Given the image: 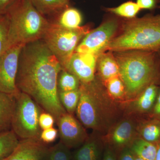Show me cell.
<instances>
[{"mask_svg":"<svg viewBox=\"0 0 160 160\" xmlns=\"http://www.w3.org/2000/svg\"><path fill=\"white\" fill-rule=\"evenodd\" d=\"M62 67L42 40L23 46L19 58L16 84L57 121L67 112L60 102L58 79Z\"/></svg>","mask_w":160,"mask_h":160,"instance_id":"obj_1","label":"cell"},{"mask_svg":"<svg viewBox=\"0 0 160 160\" xmlns=\"http://www.w3.org/2000/svg\"><path fill=\"white\" fill-rule=\"evenodd\" d=\"M112 52L118 65L120 78L128 94H137L151 84H157L160 76L157 52L131 50Z\"/></svg>","mask_w":160,"mask_h":160,"instance_id":"obj_2","label":"cell"},{"mask_svg":"<svg viewBox=\"0 0 160 160\" xmlns=\"http://www.w3.org/2000/svg\"><path fill=\"white\" fill-rule=\"evenodd\" d=\"M122 24L104 52L159 50L160 14H148L126 20Z\"/></svg>","mask_w":160,"mask_h":160,"instance_id":"obj_3","label":"cell"},{"mask_svg":"<svg viewBox=\"0 0 160 160\" xmlns=\"http://www.w3.org/2000/svg\"><path fill=\"white\" fill-rule=\"evenodd\" d=\"M6 14L9 20L8 49L42 39L50 24L30 0H19Z\"/></svg>","mask_w":160,"mask_h":160,"instance_id":"obj_4","label":"cell"},{"mask_svg":"<svg viewBox=\"0 0 160 160\" xmlns=\"http://www.w3.org/2000/svg\"><path fill=\"white\" fill-rule=\"evenodd\" d=\"M90 30L88 25L70 29L50 22L42 40L58 60L63 69L80 42Z\"/></svg>","mask_w":160,"mask_h":160,"instance_id":"obj_5","label":"cell"},{"mask_svg":"<svg viewBox=\"0 0 160 160\" xmlns=\"http://www.w3.org/2000/svg\"><path fill=\"white\" fill-rule=\"evenodd\" d=\"M15 98L11 130L22 140L40 139L42 130L40 128L39 119L40 115L44 110L24 92H19Z\"/></svg>","mask_w":160,"mask_h":160,"instance_id":"obj_6","label":"cell"},{"mask_svg":"<svg viewBox=\"0 0 160 160\" xmlns=\"http://www.w3.org/2000/svg\"><path fill=\"white\" fill-rule=\"evenodd\" d=\"M112 15L96 29L90 30L80 42L75 52L97 55L104 52L121 26L120 20Z\"/></svg>","mask_w":160,"mask_h":160,"instance_id":"obj_7","label":"cell"},{"mask_svg":"<svg viewBox=\"0 0 160 160\" xmlns=\"http://www.w3.org/2000/svg\"><path fill=\"white\" fill-rule=\"evenodd\" d=\"M79 90V101L76 111L78 118L86 127L97 128L99 125L100 109L94 80L88 83H81Z\"/></svg>","mask_w":160,"mask_h":160,"instance_id":"obj_8","label":"cell"},{"mask_svg":"<svg viewBox=\"0 0 160 160\" xmlns=\"http://www.w3.org/2000/svg\"><path fill=\"white\" fill-rule=\"evenodd\" d=\"M23 46L10 47L0 56V91L16 95L19 91L16 84L19 58Z\"/></svg>","mask_w":160,"mask_h":160,"instance_id":"obj_9","label":"cell"},{"mask_svg":"<svg viewBox=\"0 0 160 160\" xmlns=\"http://www.w3.org/2000/svg\"><path fill=\"white\" fill-rule=\"evenodd\" d=\"M98 56L91 53L75 52L63 69L75 75L81 83L91 82L94 80Z\"/></svg>","mask_w":160,"mask_h":160,"instance_id":"obj_10","label":"cell"},{"mask_svg":"<svg viewBox=\"0 0 160 160\" xmlns=\"http://www.w3.org/2000/svg\"><path fill=\"white\" fill-rule=\"evenodd\" d=\"M61 142L68 148L84 142L87 137L85 129L71 114L66 112L56 121Z\"/></svg>","mask_w":160,"mask_h":160,"instance_id":"obj_11","label":"cell"},{"mask_svg":"<svg viewBox=\"0 0 160 160\" xmlns=\"http://www.w3.org/2000/svg\"><path fill=\"white\" fill-rule=\"evenodd\" d=\"M49 148L40 139H22L2 160H48Z\"/></svg>","mask_w":160,"mask_h":160,"instance_id":"obj_12","label":"cell"},{"mask_svg":"<svg viewBox=\"0 0 160 160\" xmlns=\"http://www.w3.org/2000/svg\"><path fill=\"white\" fill-rule=\"evenodd\" d=\"M15 95L0 91V133L11 130Z\"/></svg>","mask_w":160,"mask_h":160,"instance_id":"obj_13","label":"cell"},{"mask_svg":"<svg viewBox=\"0 0 160 160\" xmlns=\"http://www.w3.org/2000/svg\"><path fill=\"white\" fill-rule=\"evenodd\" d=\"M96 68L105 81L119 76L118 65L112 52H104L98 55Z\"/></svg>","mask_w":160,"mask_h":160,"instance_id":"obj_14","label":"cell"},{"mask_svg":"<svg viewBox=\"0 0 160 160\" xmlns=\"http://www.w3.org/2000/svg\"><path fill=\"white\" fill-rule=\"evenodd\" d=\"M49 21L64 28L76 29L81 26L82 16L78 9L69 6Z\"/></svg>","mask_w":160,"mask_h":160,"instance_id":"obj_15","label":"cell"},{"mask_svg":"<svg viewBox=\"0 0 160 160\" xmlns=\"http://www.w3.org/2000/svg\"><path fill=\"white\" fill-rule=\"evenodd\" d=\"M36 9L48 20L68 7L69 2L64 0H30Z\"/></svg>","mask_w":160,"mask_h":160,"instance_id":"obj_16","label":"cell"},{"mask_svg":"<svg viewBox=\"0 0 160 160\" xmlns=\"http://www.w3.org/2000/svg\"><path fill=\"white\" fill-rule=\"evenodd\" d=\"M159 89L157 84H152L142 92L137 102L138 109L142 112L149 111L152 108L157 98Z\"/></svg>","mask_w":160,"mask_h":160,"instance_id":"obj_17","label":"cell"},{"mask_svg":"<svg viewBox=\"0 0 160 160\" xmlns=\"http://www.w3.org/2000/svg\"><path fill=\"white\" fill-rule=\"evenodd\" d=\"M99 155L98 144L95 140L89 139L76 151L73 160H99Z\"/></svg>","mask_w":160,"mask_h":160,"instance_id":"obj_18","label":"cell"},{"mask_svg":"<svg viewBox=\"0 0 160 160\" xmlns=\"http://www.w3.org/2000/svg\"><path fill=\"white\" fill-rule=\"evenodd\" d=\"M132 150L137 156L144 160H155L157 152V146L153 143L141 139L133 143Z\"/></svg>","mask_w":160,"mask_h":160,"instance_id":"obj_19","label":"cell"},{"mask_svg":"<svg viewBox=\"0 0 160 160\" xmlns=\"http://www.w3.org/2000/svg\"><path fill=\"white\" fill-rule=\"evenodd\" d=\"M19 142L18 137L12 130L0 133V160L11 154Z\"/></svg>","mask_w":160,"mask_h":160,"instance_id":"obj_20","label":"cell"},{"mask_svg":"<svg viewBox=\"0 0 160 160\" xmlns=\"http://www.w3.org/2000/svg\"><path fill=\"white\" fill-rule=\"evenodd\" d=\"M81 82L74 74L62 69L58 79V92H66L78 90L79 89Z\"/></svg>","mask_w":160,"mask_h":160,"instance_id":"obj_21","label":"cell"},{"mask_svg":"<svg viewBox=\"0 0 160 160\" xmlns=\"http://www.w3.org/2000/svg\"><path fill=\"white\" fill-rule=\"evenodd\" d=\"M106 10L109 13L116 16L130 19L135 18L141 9L136 2L129 1L122 3L117 7L106 8Z\"/></svg>","mask_w":160,"mask_h":160,"instance_id":"obj_22","label":"cell"},{"mask_svg":"<svg viewBox=\"0 0 160 160\" xmlns=\"http://www.w3.org/2000/svg\"><path fill=\"white\" fill-rule=\"evenodd\" d=\"M133 132V126L129 121L120 123L114 129L112 134V141L118 145H122L131 139Z\"/></svg>","mask_w":160,"mask_h":160,"instance_id":"obj_23","label":"cell"},{"mask_svg":"<svg viewBox=\"0 0 160 160\" xmlns=\"http://www.w3.org/2000/svg\"><path fill=\"white\" fill-rule=\"evenodd\" d=\"M59 98L64 109L69 114L76 111L79 101V89L73 91L58 92Z\"/></svg>","mask_w":160,"mask_h":160,"instance_id":"obj_24","label":"cell"},{"mask_svg":"<svg viewBox=\"0 0 160 160\" xmlns=\"http://www.w3.org/2000/svg\"><path fill=\"white\" fill-rule=\"evenodd\" d=\"M143 139L154 143L160 141V122H152L146 124L141 132Z\"/></svg>","mask_w":160,"mask_h":160,"instance_id":"obj_25","label":"cell"},{"mask_svg":"<svg viewBox=\"0 0 160 160\" xmlns=\"http://www.w3.org/2000/svg\"><path fill=\"white\" fill-rule=\"evenodd\" d=\"M9 20L7 14L0 15V56L8 49Z\"/></svg>","mask_w":160,"mask_h":160,"instance_id":"obj_26","label":"cell"},{"mask_svg":"<svg viewBox=\"0 0 160 160\" xmlns=\"http://www.w3.org/2000/svg\"><path fill=\"white\" fill-rule=\"evenodd\" d=\"M69 148L60 141L49 148L48 160H71Z\"/></svg>","mask_w":160,"mask_h":160,"instance_id":"obj_27","label":"cell"},{"mask_svg":"<svg viewBox=\"0 0 160 160\" xmlns=\"http://www.w3.org/2000/svg\"><path fill=\"white\" fill-rule=\"evenodd\" d=\"M106 82L107 89L112 96L120 98L124 94L125 86L119 76L112 78Z\"/></svg>","mask_w":160,"mask_h":160,"instance_id":"obj_28","label":"cell"},{"mask_svg":"<svg viewBox=\"0 0 160 160\" xmlns=\"http://www.w3.org/2000/svg\"><path fill=\"white\" fill-rule=\"evenodd\" d=\"M55 119L52 115L45 111L40 115L39 124L42 130L52 128L54 125Z\"/></svg>","mask_w":160,"mask_h":160,"instance_id":"obj_29","label":"cell"},{"mask_svg":"<svg viewBox=\"0 0 160 160\" xmlns=\"http://www.w3.org/2000/svg\"><path fill=\"white\" fill-rule=\"evenodd\" d=\"M58 132L57 129L52 127L42 130L40 140L45 143L53 142L57 138Z\"/></svg>","mask_w":160,"mask_h":160,"instance_id":"obj_30","label":"cell"},{"mask_svg":"<svg viewBox=\"0 0 160 160\" xmlns=\"http://www.w3.org/2000/svg\"><path fill=\"white\" fill-rule=\"evenodd\" d=\"M160 0H137L136 3L141 9L153 10L158 8Z\"/></svg>","mask_w":160,"mask_h":160,"instance_id":"obj_31","label":"cell"},{"mask_svg":"<svg viewBox=\"0 0 160 160\" xmlns=\"http://www.w3.org/2000/svg\"><path fill=\"white\" fill-rule=\"evenodd\" d=\"M19 0H0V15L7 14Z\"/></svg>","mask_w":160,"mask_h":160,"instance_id":"obj_32","label":"cell"},{"mask_svg":"<svg viewBox=\"0 0 160 160\" xmlns=\"http://www.w3.org/2000/svg\"><path fill=\"white\" fill-rule=\"evenodd\" d=\"M119 160H135V158L131 150L125 149L122 152Z\"/></svg>","mask_w":160,"mask_h":160,"instance_id":"obj_33","label":"cell"},{"mask_svg":"<svg viewBox=\"0 0 160 160\" xmlns=\"http://www.w3.org/2000/svg\"><path fill=\"white\" fill-rule=\"evenodd\" d=\"M153 113L156 116L160 118V89L159 90L155 104L153 106Z\"/></svg>","mask_w":160,"mask_h":160,"instance_id":"obj_34","label":"cell"},{"mask_svg":"<svg viewBox=\"0 0 160 160\" xmlns=\"http://www.w3.org/2000/svg\"><path fill=\"white\" fill-rule=\"evenodd\" d=\"M103 160H116L115 156L111 149H107L104 154Z\"/></svg>","mask_w":160,"mask_h":160,"instance_id":"obj_35","label":"cell"},{"mask_svg":"<svg viewBox=\"0 0 160 160\" xmlns=\"http://www.w3.org/2000/svg\"><path fill=\"white\" fill-rule=\"evenodd\" d=\"M155 160H160V142L157 145V152Z\"/></svg>","mask_w":160,"mask_h":160,"instance_id":"obj_36","label":"cell"},{"mask_svg":"<svg viewBox=\"0 0 160 160\" xmlns=\"http://www.w3.org/2000/svg\"><path fill=\"white\" fill-rule=\"evenodd\" d=\"M158 56L160 62V49L157 52Z\"/></svg>","mask_w":160,"mask_h":160,"instance_id":"obj_37","label":"cell"},{"mask_svg":"<svg viewBox=\"0 0 160 160\" xmlns=\"http://www.w3.org/2000/svg\"><path fill=\"white\" fill-rule=\"evenodd\" d=\"M135 160H144L142 159L141 158L138 157L137 158H136L135 159Z\"/></svg>","mask_w":160,"mask_h":160,"instance_id":"obj_38","label":"cell"},{"mask_svg":"<svg viewBox=\"0 0 160 160\" xmlns=\"http://www.w3.org/2000/svg\"><path fill=\"white\" fill-rule=\"evenodd\" d=\"M64 1H66L67 2H69V1H70V0H64Z\"/></svg>","mask_w":160,"mask_h":160,"instance_id":"obj_39","label":"cell"}]
</instances>
